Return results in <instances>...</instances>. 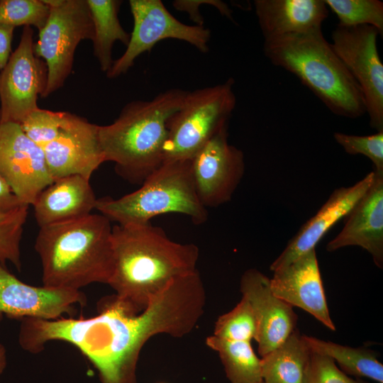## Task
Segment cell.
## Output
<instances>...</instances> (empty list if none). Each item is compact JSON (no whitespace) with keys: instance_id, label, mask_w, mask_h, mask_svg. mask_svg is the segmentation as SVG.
Returning <instances> with one entry per match:
<instances>
[{"instance_id":"obj_33","label":"cell","mask_w":383,"mask_h":383,"mask_svg":"<svg viewBox=\"0 0 383 383\" xmlns=\"http://www.w3.org/2000/svg\"><path fill=\"white\" fill-rule=\"evenodd\" d=\"M15 28L0 23V71L6 65L11 55V42Z\"/></svg>"},{"instance_id":"obj_35","label":"cell","mask_w":383,"mask_h":383,"mask_svg":"<svg viewBox=\"0 0 383 383\" xmlns=\"http://www.w3.org/2000/svg\"><path fill=\"white\" fill-rule=\"evenodd\" d=\"M261 383H264V382H261Z\"/></svg>"},{"instance_id":"obj_5","label":"cell","mask_w":383,"mask_h":383,"mask_svg":"<svg viewBox=\"0 0 383 383\" xmlns=\"http://www.w3.org/2000/svg\"><path fill=\"white\" fill-rule=\"evenodd\" d=\"M95 209L122 226L150 223L157 216L172 213L201 225L209 216L196 192L190 160L163 162L138 189L118 199H97Z\"/></svg>"},{"instance_id":"obj_27","label":"cell","mask_w":383,"mask_h":383,"mask_svg":"<svg viewBox=\"0 0 383 383\" xmlns=\"http://www.w3.org/2000/svg\"><path fill=\"white\" fill-rule=\"evenodd\" d=\"M28 206L0 215V263L9 262L21 269V241L28 216Z\"/></svg>"},{"instance_id":"obj_24","label":"cell","mask_w":383,"mask_h":383,"mask_svg":"<svg viewBox=\"0 0 383 383\" xmlns=\"http://www.w3.org/2000/svg\"><path fill=\"white\" fill-rule=\"evenodd\" d=\"M209 348L216 352L231 383H261L260 358L255 353L250 342L231 341L209 336Z\"/></svg>"},{"instance_id":"obj_28","label":"cell","mask_w":383,"mask_h":383,"mask_svg":"<svg viewBox=\"0 0 383 383\" xmlns=\"http://www.w3.org/2000/svg\"><path fill=\"white\" fill-rule=\"evenodd\" d=\"M50 10L43 0H1L0 23L34 26L39 31L46 24Z\"/></svg>"},{"instance_id":"obj_23","label":"cell","mask_w":383,"mask_h":383,"mask_svg":"<svg viewBox=\"0 0 383 383\" xmlns=\"http://www.w3.org/2000/svg\"><path fill=\"white\" fill-rule=\"evenodd\" d=\"M302 337L311 353L331 358L344 373L383 383V365L377 360L374 351L342 345L306 335Z\"/></svg>"},{"instance_id":"obj_25","label":"cell","mask_w":383,"mask_h":383,"mask_svg":"<svg viewBox=\"0 0 383 383\" xmlns=\"http://www.w3.org/2000/svg\"><path fill=\"white\" fill-rule=\"evenodd\" d=\"M341 26L367 25L383 36V2L379 0H324Z\"/></svg>"},{"instance_id":"obj_31","label":"cell","mask_w":383,"mask_h":383,"mask_svg":"<svg viewBox=\"0 0 383 383\" xmlns=\"http://www.w3.org/2000/svg\"><path fill=\"white\" fill-rule=\"evenodd\" d=\"M304 383H362L348 377L330 357L311 353Z\"/></svg>"},{"instance_id":"obj_30","label":"cell","mask_w":383,"mask_h":383,"mask_svg":"<svg viewBox=\"0 0 383 383\" xmlns=\"http://www.w3.org/2000/svg\"><path fill=\"white\" fill-rule=\"evenodd\" d=\"M333 137L347 153L366 156L372 161L374 171L383 172V131L363 136L336 132Z\"/></svg>"},{"instance_id":"obj_18","label":"cell","mask_w":383,"mask_h":383,"mask_svg":"<svg viewBox=\"0 0 383 383\" xmlns=\"http://www.w3.org/2000/svg\"><path fill=\"white\" fill-rule=\"evenodd\" d=\"M374 172L366 193L347 216L342 231L326 245L328 252L347 246H360L383 267V172Z\"/></svg>"},{"instance_id":"obj_17","label":"cell","mask_w":383,"mask_h":383,"mask_svg":"<svg viewBox=\"0 0 383 383\" xmlns=\"http://www.w3.org/2000/svg\"><path fill=\"white\" fill-rule=\"evenodd\" d=\"M374 177L372 171L353 186L333 191L318 212L308 220L290 240L279 256L271 264L274 272L315 249L324 235L341 218L347 216L366 193Z\"/></svg>"},{"instance_id":"obj_13","label":"cell","mask_w":383,"mask_h":383,"mask_svg":"<svg viewBox=\"0 0 383 383\" xmlns=\"http://www.w3.org/2000/svg\"><path fill=\"white\" fill-rule=\"evenodd\" d=\"M99 127L84 117L64 112L57 136L43 148L53 180L74 174L90 179L94 172L105 162Z\"/></svg>"},{"instance_id":"obj_26","label":"cell","mask_w":383,"mask_h":383,"mask_svg":"<svg viewBox=\"0 0 383 383\" xmlns=\"http://www.w3.org/2000/svg\"><path fill=\"white\" fill-rule=\"evenodd\" d=\"M257 320L249 301L243 296L230 311L220 316L215 323L213 335L231 341L255 339Z\"/></svg>"},{"instance_id":"obj_2","label":"cell","mask_w":383,"mask_h":383,"mask_svg":"<svg viewBox=\"0 0 383 383\" xmlns=\"http://www.w3.org/2000/svg\"><path fill=\"white\" fill-rule=\"evenodd\" d=\"M112 228L101 213L40 227L35 250L43 286L80 290L93 283L109 284L113 270Z\"/></svg>"},{"instance_id":"obj_7","label":"cell","mask_w":383,"mask_h":383,"mask_svg":"<svg viewBox=\"0 0 383 383\" xmlns=\"http://www.w3.org/2000/svg\"><path fill=\"white\" fill-rule=\"evenodd\" d=\"M50 7L45 26L33 44L36 57L45 60L46 84L41 97L60 89L70 74L79 43L92 40L94 25L87 0H43Z\"/></svg>"},{"instance_id":"obj_15","label":"cell","mask_w":383,"mask_h":383,"mask_svg":"<svg viewBox=\"0 0 383 383\" xmlns=\"http://www.w3.org/2000/svg\"><path fill=\"white\" fill-rule=\"evenodd\" d=\"M240 290L254 311L257 324L255 340L262 357L282 344L296 329L297 315L291 305L272 293L270 279L257 270L250 269L243 273Z\"/></svg>"},{"instance_id":"obj_6","label":"cell","mask_w":383,"mask_h":383,"mask_svg":"<svg viewBox=\"0 0 383 383\" xmlns=\"http://www.w3.org/2000/svg\"><path fill=\"white\" fill-rule=\"evenodd\" d=\"M234 80L187 91L180 108L170 117L163 162L191 160L217 133L228 126L236 98Z\"/></svg>"},{"instance_id":"obj_19","label":"cell","mask_w":383,"mask_h":383,"mask_svg":"<svg viewBox=\"0 0 383 383\" xmlns=\"http://www.w3.org/2000/svg\"><path fill=\"white\" fill-rule=\"evenodd\" d=\"M96 201L89 179L78 174L62 177L36 198L35 218L39 227L80 218L91 213Z\"/></svg>"},{"instance_id":"obj_22","label":"cell","mask_w":383,"mask_h":383,"mask_svg":"<svg viewBox=\"0 0 383 383\" xmlns=\"http://www.w3.org/2000/svg\"><path fill=\"white\" fill-rule=\"evenodd\" d=\"M93 25V53L97 59L101 70L107 73L113 60L112 50L119 41L126 46L130 39L128 33L121 26L118 11L122 4L119 0H87Z\"/></svg>"},{"instance_id":"obj_1","label":"cell","mask_w":383,"mask_h":383,"mask_svg":"<svg viewBox=\"0 0 383 383\" xmlns=\"http://www.w3.org/2000/svg\"><path fill=\"white\" fill-rule=\"evenodd\" d=\"M113 270L109 285L135 313L174 279L197 270L199 248L171 240L151 223L112 228Z\"/></svg>"},{"instance_id":"obj_9","label":"cell","mask_w":383,"mask_h":383,"mask_svg":"<svg viewBox=\"0 0 383 383\" xmlns=\"http://www.w3.org/2000/svg\"><path fill=\"white\" fill-rule=\"evenodd\" d=\"M379 30L371 26H341L332 32L333 50L358 84L369 123L383 131V64L377 49Z\"/></svg>"},{"instance_id":"obj_29","label":"cell","mask_w":383,"mask_h":383,"mask_svg":"<svg viewBox=\"0 0 383 383\" xmlns=\"http://www.w3.org/2000/svg\"><path fill=\"white\" fill-rule=\"evenodd\" d=\"M64 112L38 107L19 125L28 138L43 148L57 136L62 123Z\"/></svg>"},{"instance_id":"obj_3","label":"cell","mask_w":383,"mask_h":383,"mask_svg":"<svg viewBox=\"0 0 383 383\" xmlns=\"http://www.w3.org/2000/svg\"><path fill=\"white\" fill-rule=\"evenodd\" d=\"M187 92L172 88L150 100L132 101L113 123L99 126L105 162H114L116 172L127 181L142 184L163 163L168 121Z\"/></svg>"},{"instance_id":"obj_34","label":"cell","mask_w":383,"mask_h":383,"mask_svg":"<svg viewBox=\"0 0 383 383\" xmlns=\"http://www.w3.org/2000/svg\"><path fill=\"white\" fill-rule=\"evenodd\" d=\"M7 365L6 350L0 343V375L4 372Z\"/></svg>"},{"instance_id":"obj_4","label":"cell","mask_w":383,"mask_h":383,"mask_svg":"<svg viewBox=\"0 0 383 383\" xmlns=\"http://www.w3.org/2000/svg\"><path fill=\"white\" fill-rule=\"evenodd\" d=\"M263 51L274 65L294 74L334 114L356 118L366 113L358 84L321 28L265 40Z\"/></svg>"},{"instance_id":"obj_20","label":"cell","mask_w":383,"mask_h":383,"mask_svg":"<svg viewBox=\"0 0 383 383\" xmlns=\"http://www.w3.org/2000/svg\"><path fill=\"white\" fill-rule=\"evenodd\" d=\"M254 6L264 40L321 28L328 16L324 0H255Z\"/></svg>"},{"instance_id":"obj_10","label":"cell","mask_w":383,"mask_h":383,"mask_svg":"<svg viewBox=\"0 0 383 383\" xmlns=\"http://www.w3.org/2000/svg\"><path fill=\"white\" fill-rule=\"evenodd\" d=\"M33 44L32 28L24 26L18 47L0 71V123L20 124L38 108L47 70L35 56Z\"/></svg>"},{"instance_id":"obj_14","label":"cell","mask_w":383,"mask_h":383,"mask_svg":"<svg viewBox=\"0 0 383 383\" xmlns=\"http://www.w3.org/2000/svg\"><path fill=\"white\" fill-rule=\"evenodd\" d=\"M86 302L80 290L28 284L0 263V313L9 317L54 320L65 314L72 316L75 306Z\"/></svg>"},{"instance_id":"obj_12","label":"cell","mask_w":383,"mask_h":383,"mask_svg":"<svg viewBox=\"0 0 383 383\" xmlns=\"http://www.w3.org/2000/svg\"><path fill=\"white\" fill-rule=\"evenodd\" d=\"M0 174L26 206L33 205L53 179L43 148L16 123H0Z\"/></svg>"},{"instance_id":"obj_32","label":"cell","mask_w":383,"mask_h":383,"mask_svg":"<svg viewBox=\"0 0 383 383\" xmlns=\"http://www.w3.org/2000/svg\"><path fill=\"white\" fill-rule=\"evenodd\" d=\"M23 205L0 174V215L9 213Z\"/></svg>"},{"instance_id":"obj_8","label":"cell","mask_w":383,"mask_h":383,"mask_svg":"<svg viewBox=\"0 0 383 383\" xmlns=\"http://www.w3.org/2000/svg\"><path fill=\"white\" fill-rule=\"evenodd\" d=\"M133 28L122 55L106 73L110 79L126 73L135 60L150 52L162 40L175 39L188 43L201 52L209 51L211 31L204 26L185 24L176 18L160 0H130Z\"/></svg>"},{"instance_id":"obj_11","label":"cell","mask_w":383,"mask_h":383,"mask_svg":"<svg viewBox=\"0 0 383 383\" xmlns=\"http://www.w3.org/2000/svg\"><path fill=\"white\" fill-rule=\"evenodd\" d=\"M196 194L205 208L228 202L245 172L242 150L229 144L228 126L211 138L192 158Z\"/></svg>"},{"instance_id":"obj_21","label":"cell","mask_w":383,"mask_h":383,"mask_svg":"<svg viewBox=\"0 0 383 383\" xmlns=\"http://www.w3.org/2000/svg\"><path fill=\"white\" fill-rule=\"evenodd\" d=\"M311 352L294 331L278 347L261 357L264 383H304Z\"/></svg>"},{"instance_id":"obj_16","label":"cell","mask_w":383,"mask_h":383,"mask_svg":"<svg viewBox=\"0 0 383 383\" xmlns=\"http://www.w3.org/2000/svg\"><path fill=\"white\" fill-rule=\"evenodd\" d=\"M273 272L270 287L277 297L309 313L328 329L335 330L328 309L315 249Z\"/></svg>"}]
</instances>
